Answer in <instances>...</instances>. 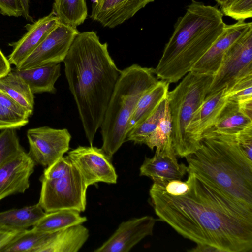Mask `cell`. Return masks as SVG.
<instances>
[{
	"mask_svg": "<svg viewBox=\"0 0 252 252\" xmlns=\"http://www.w3.org/2000/svg\"><path fill=\"white\" fill-rule=\"evenodd\" d=\"M189 189L173 196L154 182L150 189L156 214L179 234L220 252H252V208L228 197L196 174Z\"/></svg>",
	"mask_w": 252,
	"mask_h": 252,
	"instance_id": "6da1fadb",
	"label": "cell"
},
{
	"mask_svg": "<svg viewBox=\"0 0 252 252\" xmlns=\"http://www.w3.org/2000/svg\"><path fill=\"white\" fill-rule=\"evenodd\" d=\"M69 90L91 146L104 116L121 70L107 43L94 31L79 33L63 61Z\"/></svg>",
	"mask_w": 252,
	"mask_h": 252,
	"instance_id": "7a4b0ae2",
	"label": "cell"
},
{
	"mask_svg": "<svg viewBox=\"0 0 252 252\" xmlns=\"http://www.w3.org/2000/svg\"><path fill=\"white\" fill-rule=\"evenodd\" d=\"M216 6L192 1L179 17L154 72L158 79L176 83L192 66L222 34L226 24Z\"/></svg>",
	"mask_w": 252,
	"mask_h": 252,
	"instance_id": "3957f363",
	"label": "cell"
},
{
	"mask_svg": "<svg viewBox=\"0 0 252 252\" xmlns=\"http://www.w3.org/2000/svg\"><path fill=\"white\" fill-rule=\"evenodd\" d=\"M236 135L210 132L185 158L192 172L222 193L252 208V161L244 154Z\"/></svg>",
	"mask_w": 252,
	"mask_h": 252,
	"instance_id": "277c9868",
	"label": "cell"
},
{
	"mask_svg": "<svg viewBox=\"0 0 252 252\" xmlns=\"http://www.w3.org/2000/svg\"><path fill=\"white\" fill-rule=\"evenodd\" d=\"M158 81L152 68L133 64L121 70L100 127L101 149L110 158L126 141L129 122L139 100Z\"/></svg>",
	"mask_w": 252,
	"mask_h": 252,
	"instance_id": "5b68a950",
	"label": "cell"
},
{
	"mask_svg": "<svg viewBox=\"0 0 252 252\" xmlns=\"http://www.w3.org/2000/svg\"><path fill=\"white\" fill-rule=\"evenodd\" d=\"M213 76L189 72L166 98L170 112L173 147L177 156L186 157L196 148L187 132V127L204 100Z\"/></svg>",
	"mask_w": 252,
	"mask_h": 252,
	"instance_id": "8992f818",
	"label": "cell"
},
{
	"mask_svg": "<svg viewBox=\"0 0 252 252\" xmlns=\"http://www.w3.org/2000/svg\"><path fill=\"white\" fill-rule=\"evenodd\" d=\"M39 180L41 188L37 203L45 213L60 210H73L80 213L85 210L88 187L72 162L63 176L53 179L40 178Z\"/></svg>",
	"mask_w": 252,
	"mask_h": 252,
	"instance_id": "52a82bcc",
	"label": "cell"
},
{
	"mask_svg": "<svg viewBox=\"0 0 252 252\" xmlns=\"http://www.w3.org/2000/svg\"><path fill=\"white\" fill-rule=\"evenodd\" d=\"M252 75V26L226 51L213 76L207 94L229 90L241 78Z\"/></svg>",
	"mask_w": 252,
	"mask_h": 252,
	"instance_id": "ba28073f",
	"label": "cell"
},
{
	"mask_svg": "<svg viewBox=\"0 0 252 252\" xmlns=\"http://www.w3.org/2000/svg\"><path fill=\"white\" fill-rule=\"evenodd\" d=\"M27 153L35 164L47 167L63 157L69 149L71 136L66 128L45 126L28 130Z\"/></svg>",
	"mask_w": 252,
	"mask_h": 252,
	"instance_id": "9c48e42d",
	"label": "cell"
},
{
	"mask_svg": "<svg viewBox=\"0 0 252 252\" xmlns=\"http://www.w3.org/2000/svg\"><path fill=\"white\" fill-rule=\"evenodd\" d=\"M76 28L60 22L16 69L60 63L63 61L75 37Z\"/></svg>",
	"mask_w": 252,
	"mask_h": 252,
	"instance_id": "30bf717a",
	"label": "cell"
},
{
	"mask_svg": "<svg viewBox=\"0 0 252 252\" xmlns=\"http://www.w3.org/2000/svg\"><path fill=\"white\" fill-rule=\"evenodd\" d=\"M67 156L88 187L98 182L117 183L118 176L111 158L101 148L80 146L70 151Z\"/></svg>",
	"mask_w": 252,
	"mask_h": 252,
	"instance_id": "8fae6325",
	"label": "cell"
},
{
	"mask_svg": "<svg viewBox=\"0 0 252 252\" xmlns=\"http://www.w3.org/2000/svg\"><path fill=\"white\" fill-rule=\"evenodd\" d=\"M35 164L24 150L0 166V201L10 195L24 193L29 189Z\"/></svg>",
	"mask_w": 252,
	"mask_h": 252,
	"instance_id": "7c38bea8",
	"label": "cell"
},
{
	"mask_svg": "<svg viewBox=\"0 0 252 252\" xmlns=\"http://www.w3.org/2000/svg\"><path fill=\"white\" fill-rule=\"evenodd\" d=\"M157 220L150 216L122 222L117 230L94 252H128L148 236L153 234Z\"/></svg>",
	"mask_w": 252,
	"mask_h": 252,
	"instance_id": "4fadbf2b",
	"label": "cell"
},
{
	"mask_svg": "<svg viewBox=\"0 0 252 252\" xmlns=\"http://www.w3.org/2000/svg\"><path fill=\"white\" fill-rule=\"evenodd\" d=\"M252 26L251 22L245 21L226 24L220 37L195 63L190 72L196 74L214 76L220 68L229 47Z\"/></svg>",
	"mask_w": 252,
	"mask_h": 252,
	"instance_id": "5bb4252c",
	"label": "cell"
},
{
	"mask_svg": "<svg viewBox=\"0 0 252 252\" xmlns=\"http://www.w3.org/2000/svg\"><path fill=\"white\" fill-rule=\"evenodd\" d=\"M173 146L156 149L155 155L146 158L140 168V175L163 185L168 181L181 180L188 173V167L179 163Z\"/></svg>",
	"mask_w": 252,
	"mask_h": 252,
	"instance_id": "9a60e30c",
	"label": "cell"
},
{
	"mask_svg": "<svg viewBox=\"0 0 252 252\" xmlns=\"http://www.w3.org/2000/svg\"><path fill=\"white\" fill-rule=\"evenodd\" d=\"M60 22L52 10L49 14L39 19L33 24L27 25L26 33L17 41L9 44L13 47V50L7 58L10 64L18 67Z\"/></svg>",
	"mask_w": 252,
	"mask_h": 252,
	"instance_id": "2e32d148",
	"label": "cell"
},
{
	"mask_svg": "<svg viewBox=\"0 0 252 252\" xmlns=\"http://www.w3.org/2000/svg\"><path fill=\"white\" fill-rule=\"evenodd\" d=\"M155 0H95L91 18L103 26L114 28L132 17Z\"/></svg>",
	"mask_w": 252,
	"mask_h": 252,
	"instance_id": "e0dca14e",
	"label": "cell"
},
{
	"mask_svg": "<svg viewBox=\"0 0 252 252\" xmlns=\"http://www.w3.org/2000/svg\"><path fill=\"white\" fill-rule=\"evenodd\" d=\"M228 100L225 88L206 95L194 113L187 132L196 150L203 135L213 126L218 116Z\"/></svg>",
	"mask_w": 252,
	"mask_h": 252,
	"instance_id": "ac0fdd59",
	"label": "cell"
},
{
	"mask_svg": "<svg viewBox=\"0 0 252 252\" xmlns=\"http://www.w3.org/2000/svg\"><path fill=\"white\" fill-rule=\"evenodd\" d=\"M89 236L88 229L82 224L52 233L38 252H77Z\"/></svg>",
	"mask_w": 252,
	"mask_h": 252,
	"instance_id": "d6986e66",
	"label": "cell"
},
{
	"mask_svg": "<svg viewBox=\"0 0 252 252\" xmlns=\"http://www.w3.org/2000/svg\"><path fill=\"white\" fill-rule=\"evenodd\" d=\"M251 126L252 117L247 115L238 103L228 100L213 126L206 133L235 135Z\"/></svg>",
	"mask_w": 252,
	"mask_h": 252,
	"instance_id": "ffe728a7",
	"label": "cell"
},
{
	"mask_svg": "<svg viewBox=\"0 0 252 252\" xmlns=\"http://www.w3.org/2000/svg\"><path fill=\"white\" fill-rule=\"evenodd\" d=\"M13 70L24 79L33 94L45 92L54 93L55 84L61 75L60 63Z\"/></svg>",
	"mask_w": 252,
	"mask_h": 252,
	"instance_id": "44dd1931",
	"label": "cell"
},
{
	"mask_svg": "<svg viewBox=\"0 0 252 252\" xmlns=\"http://www.w3.org/2000/svg\"><path fill=\"white\" fill-rule=\"evenodd\" d=\"M45 214L38 203L0 212V228L22 231L35 225Z\"/></svg>",
	"mask_w": 252,
	"mask_h": 252,
	"instance_id": "7402d4cb",
	"label": "cell"
},
{
	"mask_svg": "<svg viewBox=\"0 0 252 252\" xmlns=\"http://www.w3.org/2000/svg\"><path fill=\"white\" fill-rule=\"evenodd\" d=\"M169 86L168 82L158 81L142 95L130 119L128 132L148 117L158 104L166 97Z\"/></svg>",
	"mask_w": 252,
	"mask_h": 252,
	"instance_id": "603a6c76",
	"label": "cell"
},
{
	"mask_svg": "<svg viewBox=\"0 0 252 252\" xmlns=\"http://www.w3.org/2000/svg\"><path fill=\"white\" fill-rule=\"evenodd\" d=\"M0 90L25 109L30 116L32 115L34 94L24 79L13 69L0 78Z\"/></svg>",
	"mask_w": 252,
	"mask_h": 252,
	"instance_id": "cb8c5ba5",
	"label": "cell"
},
{
	"mask_svg": "<svg viewBox=\"0 0 252 252\" xmlns=\"http://www.w3.org/2000/svg\"><path fill=\"white\" fill-rule=\"evenodd\" d=\"M87 221L86 217L73 210H60L45 213L32 228L44 233H53Z\"/></svg>",
	"mask_w": 252,
	"mask_h": 252,
	"instance_id": "d4e9b609",
	"label": "cell"
},
{
	"mask_svg": "<svg viewBox=\"0 0 252 252\" xmlns=\"http://www.w3.org/2000/svg\"><path fill=\"white\" fill-rule=\"evenodd\" d=\"M53 11L61 22L75 28L88 15L85 0H54Z\"/></svg>",
	"mask_w": 252,
	"mask_h": 252,
	"instance_id": "484cf974",
	"label": "cell"
},
{
	"mask_svg": "<svg viewBox=\"0 0 252 252\" xmlns=\"http://www.w3.org/2000/svg\"><path fill=\"white\" fill-rule=\"evenodd\" d=\"M52 234L38 231L32 228L23 230L2 250V252H38Z\"/></svg>",
	"mask_w": 252,
	"mask_h": 252,
	"instance_id": "4316f807",
	"label": "cell"
},
{
	"mask_svg": "<svg viewBox=\"0 0 252 252\" xmlns=\"http://www.w3.org/2000/svg\"><path fill=\"white\" fill-rule=\"evenodd\" d=\"M167 106L166 97L148 117L128 132L126 141H130L135 144H145L163 116Z\"/></svg>",
	"mask_w": 252,
	"mask_h": 252,
	"instance_id": "83f0119b",
	"label": "cell"
},
{
	"mask_svg": "<svg viewBox=\"0 0 252 252\" xmlns=\"http://www.w3.org/2000/svg\"><path fill=\"white\" fill-rule=\"evenodd\" d=\"M145 144L152 150L154 148L158 149L173 146L171 121L168 104L163 116Z\"/></svg>",
	"mask_w": 252,
	"mask_h": 252,
	"instance_id": "f1b7e54d",
	"label": "cell"
},
{
	"mask_svg": "<svg viewBox=\"0 0 252 252\" xmlns=\"http://www.w3.org/2000/svg\"><path fill=\"white\" fill-rule=\"evenodd\" d=\"M16 128H6L0 133V166L11 157L24 150Z\"/></svg>",
	"mask_w": 252,
	"mask_h": 252,
	"instance_id": "f546056e",
	"label": "cell"
},
{
	"mask_svg": "<svg viewBox=\"0 0 252 252\" xmlns=\"http://www.w3.org/2000/svg\"><path fill=\"white\" fill-rule=\"evenodd\" d=\"M226 91L229 100L238 103L252 100V75L241 78Z\"/></svg>",
	"mask_w": 252,
	"mask_h": 252,
	"instance_id": "4dcf8cb0",
	"label": "cell"
},
{
	"mask_svg": "<svg viewBox=\"0 0 252 252\" xmlns=\"http://www.w3.org/2000/svg\"><path fill=\"white\" fill-rule=\"evenodd\" d=\"M221 12L237 21H245L252 17V0H231L221 7Z\"/></svg>",
	"mask_w": 252,
	"mask_h": 252,
	"instance_id": "1f68e13d",
	"label": "cell"
},
{
	"mask_svg": "<svg viewBox=\"0 0 252 252\" xmlns=\"http://www.w3.org/2000/svg\"><path fill=\"white\" fill-rule=\"evenodd\" d=\"M29 118L0 103V129L20 128L28 123Z\"/></svg>",
	"mask_w": 252,
	"mask_h": 252,
	"instance_id": "d6a6232c",
	"label": "cell"
},
{
	"mask_svg": "<svg viewBox=\"0 0 252 252\" xmlns=\"http://www.w3.org/2000/svg\"><path fill=\"white\" fill-rule=\"evenodd\" d=\"M71 164L67 156L62 157L46 167L40 178L46 179L58 178L66 173Z\"/></svg>",
	"mask_w": 252,
	"mask_h": 252,
	"instance_id": "836d02e7",
	"label": "cell"
},
{
	"mask_svg": "<svg viewBox=\"0 0 252 252\" xmlns=\"http://www.w3.org/2000/svg\"><path fill=\"white\" fill-rule=\"evenodd\" d=\"M236 138L244 154L252 161V126L239 132L236 135Z\"/></svg>",
	"mask_w": 252,
	"mask_h": 252,
	"instance_id": "e575fe53",
	"label": "cell"
},
{
	"mask_svg": "<svg viewBox=\"0 0 252 252\" xmlns=\"http://www.w3.org/2000/svg\"><path fill=\"white\" fill-rule=\"evenodd\" d=\"M161 186L166 193L173 196L185 194L189 189V183L188 180L184 182L181 180H171Z\"/></svg>",
	"mask_w": 252,
	"mask_h": 252,
	"instance_id": "d590c367",
	"label": "cell"
},
{
	"mask_svg": "<svg viewBox=\"0 0 252 252\" xmlns=\"http://www.w3.org/2000/svg\"><path fill=\"white\" fill-rule=\"evenodd\" d=\"M0 12L3 15L18 17L23 16L20 0H0Z\"/></svg>",
	"mask_w": 252,
	"mask_h": 252,
	"instance_id": "8d00e7d4",
	"label": "cell"
},
{
	"mask_svg": "<svg viewBox=\"0 0 252 252\" xmlns=\"http://www.w3.org/2000/svg\"><path fill=\"white\" fill-rule=\"evenodd\" d=\"M20 231H9L0 228V252Z\"/></svg>",
	"mask_w": 252,
	"mask_h": 252,
	"instance_id": "74e56055",
	"label": "cell"
},
{
	"mask_svg": "<svg viewBox=\"0 0 252 252\" xmlns=\"http://www.w3.org/2000/svg\"><path fill=\"white\" fill-rule=\"evenodd\" d=\"M10 63L0 49V78L11 71Z\"/></svg>",
	"mask_w": 252,
	"mask_h": 252,
	"instance_id": "f35d334b",
	"label": "cell"
},
{
	"mask_svg": "<svg viewBox=\"0 0 252 252\" xmlns=\"http://www.w3.org/2000/svg\"><path fill=\"white\" fill-rule=\"evenodd\" d=\"M189 251L191 252H220L219 249L214 247L199 243H197L196 247L189 250Z\"/></svg>",
	"mask_w": 252,
	"mask_h": 252,
	"instance_id": "ab89813d",
	"label": "cell"
},
{
	"mask_svg": "<svg viewBox=\"0 0 252 252\" xmlns=\"http://www.w3.org/2000/svg\"><path fill=\"white\" fill-rule=\"evenodd\" d=\"M23 10V17L27 20L32 21V17L29 12V0H20Z\"/></svg>",
	"mask_w": 252,
	"mask_h": 252,
	"instance_id": "60d3db41",
	"label": "cell"
},
{
	"mask_svg": "<svg viewBox=\"0 0 252 252\" xmlns=\"http://www.w3.org/2000/svg\"><path fill=\"white\" fill-rule=\"evenodd\" d=\"M221 7L227 4L231 0H214Z\"/></svg>",
	"mask_w": 252,
	"mask_h": 252,
	"instance_id": "b9f144b4",
	"label": "cell"
}]
</instances>
